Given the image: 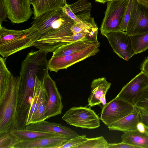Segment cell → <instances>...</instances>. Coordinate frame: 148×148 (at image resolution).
<instances>
[{"label": "cell", "instance_id": "cell-1", "mask_svg": "<svg viewBox=\"0 0 148 148\" xmlns=\"http://www.w3.org/2000/svg\"><path fill=\"white\" fill-rule=\"evenodd\" d=\"M34 19L32 26L41 35L34 47L47 53L53 52L63 45L66 38L74 35L71 27L76 22L63 8L45 12Z\"/></svg>", "mask_w": 148, "mask_h": 148}, {"label": "cell", "instance_id": "cell-2", "mask_svg": "<svg viewBox=\"0 0 148 148\" xmlns=\"http://www.w3.org/2000/svg\"><path fill=\"white\" fill-rule=\"evenodd\" d=\"M41 35L32 26L23 30L8 29L0 26V54L8 57L21 50L34 47Z\"/></svg>", "mask_w": 148, "mask_h": 148}, {"label": "cell", "instance_id": "cell-3", "mask_svg": "<svg viewBox=\"0 0 148 148\" xmlns=\"http://www.w3.org/2000/svg\"><path fill=\"white\" fill-rule=\"evenodd\" d=\"M20 77L11 76L6 90L0 98V133L15 129Z\"/></svg>", "mask_w": 148, "mask_h": 148}, {"label": "cell", "instance_id": "cell-4", "mask_svg": "<svg viewBox=\"0 0 148 148\" xmlns=\"http://www.w3.org/2000/svg\"><path fill=\"white\" fill-rule=\"evenodd\" d=\"M62 119L68 124L83 129H93L100 126L99 116L86 107H72L65 112Z\"/></svg>", "mask_w": 148, "mask_h": 148}, {"label": "cell", "instance_id": "cell-5", "mask_svg": "<svg viewBox=\"0 0 148 148\" xmlns=\"http://www.w3.org/2000/svg\"><path fill=\"white\" fill-rule=\"evenodd\" d=\"M129 0H112L107 2L104 17L100 28L102 35L120 30Z\"/></svg>", "mask_w": 148, "mask_h": 148}, {"label": "cell", "instance_id": "cell-6", "mask_svg": "<svg viewBox=\"0 0 148 148\" xmlns=\"http://www.w3.org/2000/svg\"><path fill=\"white\" fill-rule=\"evenodd\" d=\"M100 46L99 42L69 55L62 56H52L48 61L49 70L57 72L59 70L67 69L78 62L96 55L100 51Z\"/></svg>", "mask_w": 148, "mask_h": 148}, {"label": "cell", "instance_id": "cell-7", "mask_svg": "<svg viewBox=\"0 0 148 148\" xmlns=\"http://www.w3.org/2000/svg\"><path fill=\"white\" fill-rule=\"evenodd\" d=\"M136 108L133 104L116 97L103 106L100 119L108 126L130 113Z\"/></svg>", "mask_w": 148, "mask_h": 148}, {"label": "cell", "instance_id": "cell-8", "mask_svg": "<svg viewBox=\"0 0 148 148\" xmlns=\"http://www.w3.org/2000/svg\"><path fill=\"white\" fill-rule=\"evenodd\" d=\"M129 36L148 32V8L132 0L130 17L125 32Z\"/></svg>", "mask_w": 148, "mask_h": 148}, {"label": "cell", "instance_id": "cell-9", "mask_svg": "<svg viewBox=\"0 0 148 148\" xmlns=\"http://www.w3.org/2000/svg\"><path fill=\"white\" fill-rule=\"evenodd\" d=\"M107 38L114 52L127 61L135 54L130 36L120 30L107 33L103 35Z\"/></svg>", "mask_w": 148, "mask_h": 148}, {"label": "cell", "instance_id": "cell-10", "mask_svg": "<svg viewBox=\"0 0 148 148\" xmlns=\"http://www.w3.org/2000/svg\"><path fill=\"white\" fill-rule=\"evenodd\" d=\"M43 85L47 98V119L61 114L63 108L62 97L56 82L50 76L48 71L43 80Z\"/></svg>", "mask_w": 148, "mask_h": 148}, {"label": "cell", "instance_id": "cell-11", "mask_svg": "<svg viewBox=\"0 0 148 148\" xmlns=\"http://www.w3.org/2000/svg\"><path fill=\"white\" fill-rule=\"evenodd\" d=\"M6 10L8 18L14 23L27 21L33 12L31 0H2Z\"/></svg>", "mask_w": 148, "mask_h": 148}, {"label": "cell", "instance_id": "cell-12", "mask_svg": "<svg viewBox=\"0 0 148 148\" xmlns=\"http://www.w3.org/2000/svg\"><path fill=\"white\" fill-rule=\"evenodd\" d=\"M148 86V75L141 71L124 86L116 97L133 104L138 92Z\"/></svg>", "mask_w": 148, "mask_h": 148}, {"label": "cell", "instance_id": "cell-13", "mask_svg": "<svg viewBox=\"0 0 148 148\" xmlns=\"http://www.w3.org/2000/svg\"><path fill=\"white\" fill-rule=\"evenodd\" d=\"M70 138L63 135L20 142L14 148H60Z\"/></svg>", "mask_w": 148, "mask_h": 148}, {"label": "cell", "instance_id": "cell-14", "mask_svg": "<svg viewBox=\"0 0 148 148\" xmlns=\"http://www.w3.org/2000/svg\"><path fill=\"white\" fill-rule=\"evenodd\" d=\"M63 9L76 23L88 20L91 18L92 5L88 0H78L71 4L66 3Z\"/></svg>", "mask_w": 148, "mask_h": 148}, {"label": "cell", "instance_id": "cell-15", "mask_svg": "<svg viewBox=\"0 0 148 148\" xmlns=\"http://www.w3.org/2000/svg\"><path fill=\"white\" fill-rule=\"evenodd\" d=\"M25 129L45 132H52L64 135L71 138L79 135L75 131L65 126L45 120L31 123Z\"/></svg>", "mask_w": 148, "mask_h": 148}, {"label": "cell", "instance_id": "cell-16", "mask_svg": "<svg viewBox=\"0 0 148 148\" xmlns=\"http://www.w3.org/2000/svg\"><path fill=\"white\" fill-rule=\"evenodd\" d=\"M141 109L136 107L130 113L108 126L109 130L124 132L137 129L138 124L140 121Z\"/></svg>", "mask_w": 148, "mask_h": 148}, {"label": "cell", "instance_id": "cell-17", "mask_svg": "<svg viewBox=\"0 0 148 148\" xmlns=\"http://www.w3.org/2000/svg\"><path fill=\"white\" fill-rule=\"evenodd\" d=\"M111 85V83L108 82L104 77L94 79L91 85V91L88 99V105L92 107L100 103V98L103 95H106Z\"/></svg>", "mask_w": 148, "mask_h": 148}, {"label": "cell", "instance_id": "cell-18", "mask_svg": "<svg viewBox=\"0 0 148 148\" xmlns=\"http://www.w3.org/2000/svg\"><path fill=\"white\" fill-rule=\"evenodd\" d=\"M121 142L137 148H148V130L141 131L137 129L123 132Z\"/></svg>", "mask_w": 148, "mask_h": 148}, {"label": "cell", "instance_id": "cell-19", "mask_svg": "<svg viewBox=\"0 0 148 148\" xmlns=\"http://www.w3.org/2000/svg\"><path fill=\"white\" fill-rule=\"evenodd\" d=\"M99 42L89 40H83L61 46L53 53L52 56H62L69 55L82 50L86 47Z\"/></svg>", "mask_w": 148, "mask_h": 148}, {"label": "cell", "instance_id": "cell-20", "mask_svg": "<svg viewBox=\"0 0 148 148\" xmlns=\"http://www.w3.org/2000/svg\"><path fill=\"white\" fill-rule=\"evenodd\" d=\"M34 18L50 11L63 8L66 3V0H31Z\"/></svg>", "mask_w": 148, "mask_h": 148}, {"label": "cell", "instance_id": "cell-21", "mask_svg": "<svg viewBox=\"0 0 148 148\" xmlns=\"http://www.w3.org/2000/svg\"><path fill=\"white\" fill-rule=\"evenodd\" d=\"M10 132L16 136L20 142L61 135L56 133L42 132L26 129L21 130L15 129Z\"/></svg>", "mask_w": 148, "mask_h": 148}, {"label": "cell", "instance_id": "cell-22", "mask_svg": "<svg viewBox=\"0 0 148 148\" xmlns=\"http://www.w3.org/2000/svg\"><path fill=\"white\" fill-rule=\"evenodd\" d=\"M129 36L135 54L143 52L148 49V32Z\"/></svg>", "mask_w": 148, "mask_h": 148}, {"label": "cell", "instance_id": "cell-23", "mask_svg": "<svg viewBox=\"0 0 148 148\" xmlns=\"http://www.w3.org/2000/svg\"><path fill=\"white\" fill-rule=\"evenodd\" d=\"M12 74L6 66L5 59L0 57V98L5 93Z\"/></svg>", "mask_w": 148, "mask_h": 148}, {"label": "cell", "instance_id": "cell-24", "mask_svg": "<svg viewBox=\"0 0 148 148\" xmlns=\"http://www.w3.org/2000/svg\"><path fill=\"white\" fill-rule=\"evenodd\" d=\"M108 143L103 136L93 138H88L77 148H107Z\"/></svg>", "mask_w": 148, "mask_h": 148}, {"label": "cell", "instance_id": "cell-25", "mask_svg": "<svg viewBox=\"0 0 148 148\" xmlns=\"http://www.w3.org/2000/svg\"><path fill=\"white\" fill-rule=\"evenodd\" d=\"M19 142L18 138L10 132L0 133V148H14Z\"/></svg>", "mask_w": 148, "mask_h": 148}, {"label": "cell", "instance_id": "cell-26", "mask_svg": "<svg viewBox=\"0 0 148 148\" xmlns=\"http://www.w3.org/2000/svg\"><path fill=\"white\" fill-rule=\"evenodd\" d=\"M133 104L140 109L148 108V86L138 92L134 99Z\"/></svg>", "mask_w": 148, "mask_h": 148}, {"label": "cell", "instance_id": "cell-27", "mask_svg": "<svg viewBox=\"0 0 148 148\" xmlns=\"http://www.w3.org/2000/svg\"><path fill=\"white\" fill-rule=\"evenodd\" d=\"M47 98H46L40 103L36 113L32 118L30 124L47 119Z\"/></svg>", "mask_w": 148, "mask_h": 148}, {"label": "cell", "instance_id": "cell-28", "mask_svg": "<svg viewBox=\"0 0 148 148\" xmlns=\"http://www.w3.org/2000/svg\"><path fill=\"white\" fill-rule=\"evenodd\" d=\"M88 139L85 135H79L71 139L60 148H77L79 145L86 141Z\"/></svg>", "mask_w": 148, "mask_h": 148}, {"label": "cell", "instance_id": "cell-29", "mask_svg": "<svg viewBox=\"0 0 148 148\" xmlns=\"http://www.w3.org/2000/svg\"><path fill=\"white\" fill-rule=\"evenodd\" d=\"M132 0H129L125 12L120 30L125 32L130 17Z\"/></svg>", "mask_w": 148, "mask_h": 148}, {"label": "cell", "instance_id": "cell-30", "mask_svg": "<svg viewBox=\"0 0 148 148\" xmlns=\"http://www.w3.org/2000/svg\"><path fill=\"white\" fill-rule=\"evenodd\" d=\"M8 14L2 0H0V26L4 21H7Z\"/></svg>", "mask_w": 148, "mask_h": 148}, {"label": "cell", "instance_id": "cell-31", "mask_svg": "<svg viewBox=\"0 0 148 148\" xmlns=\"http://www.w3.org/2000/svg\"><path fill=\"white\" fill-rule=\"evenodd\" d=\"M107 148H137V147L121 142L117 143H108Z\"/></svg>", "mask_w": 148, "mask_h": 148}, {"label": "cell", "instance_id": "cell-32", "mask_svg": "<svg viewBox=\"0 0 148 148\" xmlns=\"http://www.w3.org/2000/svg\"><path fill=\"white\" fill-rule=\"evenodd\" d=\"M140 109V121L145 127L148 130V113L143 109Z\"/></svg>", "mask_w": 148, "mask_h": 148}, {"label": "cell", "instance_id": "cell-33", "mask_svg": "<svg viewBox=\"0 0 148 148\" xmlns=\"http://www.w3.org/2000/svg\"><path fill=\"white\" fill-rule=\"evenodd\" d=\"M141 69V71L148 75V57L142 63Z\"/></svg>", "mask_w": 148, "mask_h": 148}, {"label": "cell", "instance_id": "cell-34", "mask_svg": "<svg viewBox=\"0 0 148 148\" xmlns=\"http://www.w3.org/2000/svg\"><path fill=\"white\" fill-rule=\"evenodd\" d=\"M106 95H102L100 98V101L103 106H104L106 103Z\"/></svg>", "mask_w": 148, "mask_h": 148}, {"label": "cell", "instance_id": "cell-35", "mask_svg": "<svg viewBox=\"0 0 148 148\" xmlns=\"http://www.w3.org/2000/svg\"><path fill=\"white\" fill-rule=\"evenodd\" d=\"M137 1L144 6L148 8V0H137Z\"/></svg>", "mask_w": 148, "mask_h": 148}, {"label": "cell", "instance_id": "cell-36", "mask_svg": "<svg viewBox=\"0 0 148 148\" xmlns=\"http://www.w3.org/2000/svg\"><path fill=\"white\" fill-rule=\"evenodd\" d=\"M96 1L102 3H105L106 2H107L108 1L112 0H95Z\"/></svg>", "mask_w": 148, "mask_h": 148}, {"label": "cell", "instance_id": "cell-37", "mask_svg": "<svg viewBox=\"0 0 148 148\" xmlns=\"http://www.w3.org/2000/svg\"><path fill=\"white\" fill-rule=\"evenodd\" d=\"M145 111L148 113V108L143 109Z\"/></svg>", "mask_w": 148, "mask_h": 148}]
</instances>
